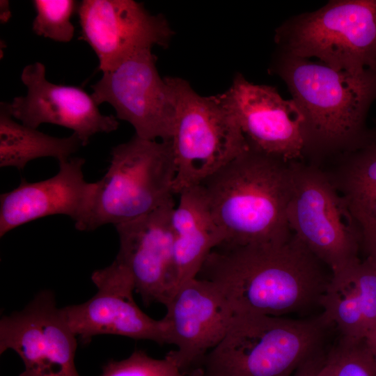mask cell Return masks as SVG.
I'll return each mask as SVG.
<instances>
[{"mask_svg":"<svg viewBox=\"0 0 376 376\" xmlns=\"http://www.w3.org/2000/svg\"><path fill=\"white\" fill-rule=\"evenodd\" d=\"M322 264L292 233L280 243L221 244L197 276L218 288L234 315L283 317L320 306L330 279Z\"/></svg>","mask_w":376,"mask_h":376,"instance_id":"obj_1","label":"cell"},{"mask_svg":"<svg viewBox=\"0 0 376 376\" xmlns=\"http://www.w3.org/2000/svg\"><path fill=\"white\" fill-rule=\"evenodd\" d=\"M292 162L249 146L200 185L224 233L222 244L280 243L292 235L287 209Z\"/></svg>","mask_w":376,"mask_h":376,"instance_id":"obj_2","label":"cell"},{"mask_svg":"<svg viewBox=\"0 0 376 376\" xmlns=\"http://www.w3.org/2000/svg\"><path fill=\"white\" fill-rule=\"evenodd\" d=\"M279 53L271 70L285 83L304 118L308 148L343 150L359 139L376 100V71L352 74Z\"/></svg>","mask_w":376,"mask_h":376,"instance_id":"obj_3","label":"cell"},{"mask_svg":"<svg viewBox=\"0 0 376 376\" xmlns=\"http://www.w3.org/2000/svg\"><path fill=\"white\" fill-rule=\"evenodd\" d=\"M329 327L321 315L294 320L235 314L226 335L200 367L206 376H292L323 352Z\"/></svg>","mask_w":376,"mask_h":376,"instance_id":"obj_4","label":"cell"},{"mask_svg":"<svg viewBox=\"0 0 376 376\" xmlns=\"http://www.w3.org/2000/svg\"><path fill=\"white\" fill-rule=\"evenodd\" d=\"M110 154L109 166L96 182L88 216L79 230L124 224L173 199L176 170L169 141L134 134Z\"/></svg>","mask_w":376,"mask_h":376,"instance_id":"obj_5","label":"cell"},{"mask_svg":"<svg viewBox=\"0 0 376 376\" xmlns=\"http://www.w3.org/2000/svg\"><path fill=\"white\" fill-rule=\"evenodd\" d=\"M280 51L317 58L338 71H376V0H336L287 19L275 32Z\"/></svg>","mask_w":376,"mask_h":376,"instance_id":"obj_6","label":"cell"},{"mask_svg":"<svg viewBox=\"0 0 376 376\" xmlns=\"http://www.w3.org/2000/svg\"><path fill=\"white\" fill-rule=\"evenodd\" d=\"M176 111L169 140L175 166L174 194L201 185L249 148L235 118L217 95L202 96L170 77Z\"/></svg>","mask_w":376,"mask_h":376,"instance_id":"obj_7","label":"cell"},{"mask_svg":"<svg viewBox=\"0 0 376 376\" xmlns=\"http://www.w3.org/2000/svg\"><path fill=\"white\" fill-rule=\"evenodd\" d=\"M287 218L291 232L331 272L360 260L358 221L331 178L318 169L292 162Z\"/></svg>","mask_w":376,"mask_h":376,"instance_id":"obj_8","label":"cell"},{"mask_svg":"<svg viewBox=\"0 0 376 376\" xmlns=\"http://www.w3.org/2000/svg\"><path fill=\"white\" fill-rule=\"evenodd\" d=\"M157 56L146 49L130 56L113 70L104 72L91 86L95 102L111 104L118 119L128 122L135 134L148 140L169 141L176 100L170 77H161Z\"/></svg>","mask_w":376,"mask_h":376,"instance_id":"obj_9","label":"cell"},{"mask_svg":"<svg viewBox=\"0 0 376 376\" xmlns=\"http://www.w3.org/2000/svg\"><path fill=\"white\" fill-rule=\"evenodd\" d=\"M217 95L250 148L287 162L302 158L308 148L304 118L292 99L284 100L274 87L253 84L240 73Z\"/></svg>","mask_w":376,"mask_h":376,"instance_id":"obj_10","label":"cell"},{"mask_svg":"<svg viewBox=\"0 0 376 376\" xmlns=\"http://www.w3.org/2000/svg\"><path fill=\"white\" fill-rule=\"evenodd\" d=\"M77 13L79 39L95 52L103 73L140 51L168 47L174 34L163 15H152L133 0H83Z\"/></svg>","mask_w":376,"mask_h":376,"instance_id":"obj_11","label":"cell"},{"mask_svg":"<svg viewBox=\"0 0 376 376\" xmlns=\"http://www.w3.org/2000/svg\"><path fill=\"white\" fill-rule=\"evenodd\" d=\"M76 336L53 292L42 290L23 310L1 318L0 353L15 351L25 370L42 376H80Z\"/></svg>","mask_w":376,"mask_h":376,"instance_id":"obj_12","label":"cell"},{"mask_svg":"<svg viewBox=\"0 0 376 376\" xmlns=\"http://www.w3.org/2000/svg\"><path fill=\"white\" fill-rule=\"evenodd\" d=\"M91 280L97 289L92 298L61 308L77 336L85 343L97 335L112 334L169 344L165 320H154L140 309L133 297V279L122 264L115 259L95 271Z\"/></svg>","mask_w":376,"mask_h":376,"instance_id":"obj_13","label":"cell"},{"mask_svg":"<svg viewBox=\"0 0 376 376\" xmlns=\"http://www.w3.org/2000/svg\"><path fill=\"white\" fill-rule=\"evenodd\" d=\"M164 306L169 344L177 347L166 356L185 375L221 342L234 313L218 288L198 276L178 285Z\"/></svg>","mask_w":376,"mask_h":376,"instance_id":"obj_14","label":"cell"},{"mask_svg":"<svg viewBox=\"0 0 376 376\" xmlns=\"http://www.w3.org/2000/svg\"><path fill=\"white\" fill-rule=\"evenodd\" d=\"M173 199L130 221L115 226L119 237L116 260L132 276L146 306L164 305L177 288L172 228Z\"/></svg>","mask_w":376,"mask_h":376,"instance_id":"obj_15","label":"cell"},{"mask_svg":"<svg viewBox=\"0 0 376 376\" xmlns=\"http://www.w3.org/2000/svg\"><path fill=\"white\" fill-rule=\"evenodd\" d=\"M21 80L26 95L8 103L13 118L37 129L42 123L62 126L73 131L83 146L98 133L116 131L119 125L113 115H103L91 95L74 86L56 84L46 79L43 63L26 65Z\"/></svg>","mask_w":376,"mask_h":376,"instance_id":"obj_16","label":"cell"},{"mask_svg":"<svg viewBox=\"0 0 376 376\" xmlns=\"http://www.w3.org/2000/svg\"><path fill=\"white\" fill-rule=\"evenodd\" d=\"M85 159L70 157L58 161L54 176L38 182L22 178L17 187L0 196V237L28 222L45 217L65 215L80 230L86 220L96 182L85 180Z\"/></svg>","mask_w":376,"mask_h":376,"instance_id":"obj_17","label":"cell"},{"mask_svg":"<svg viewBox=\"0 0 376 376\" xmlns=\"http://www.w3.org/2000/svg\"><path fill=\"white\" fill-rule=\"evenodd\" d=\"M320 306L341 337L365 339L376 327V273L361 260L332 272Z\"/></svg>","mask_w":376,"mask_h":376,"instance_id":"obj_18","label":"cell"},{"mask_svg":"<svg viewBox=\"0 0 376 376\" xmlns=\"http://www.w3.org/2000/svg\"><path fill=\"white\" fill-rule=\"evenodd\" d=\"M179 195L171 220L177 287L196 277L210 253L225 240L200 185Z\"/></svg>","mask_w":376,"mask_h":376,"instance_id":"obj_19","label":"cell"},{"mask_svg":"<svg viewBox=\"0 0 376 376\" xmlns=\"http://www.w3.org/2000/svg\"><path fill=\"white\" fill-rule=\"evenodd\" d=\"M81 146V140L73 132L68 137L58 138L17 123L11 116L8 103L1 102V167H15L22 171L29 162L41 157L66 160Z\"/></svg>","mask_w":376,"mask_h":376,"instance_id":"obj_20","label":"cell"},{"mask_svg":"<svg viewBox=\"0 0 376 376\" xmlns=\"http://www.w3.org/2000/svg\"><path fill=\"white\" fill-rule=\"evenodd\" d=\"M345 162L339 183L334 184L352 213L376 220V127L343 149Z\"/></svg>","mask_w":376,"mask_h":376,"instance_id":"obj_21","label":"cell"},{"mask_svg":"<svg viewBox=\"0 0 376 376\" xmlns=\"http://www.w3.org/2000/svg\"><path fill=\"white\" fill-rule=\"evenodd\" d=\"M36 17L32 30L39 36L56 42H69L75 34L71 18L79 3L74 0H33Z\"/></svg>","mask_w":376,"mask_h":376,"instance_id":"obj_22","label":"cell"},{"mask_svg":"<svg viewBox=\"0 0 376 376\" xmlns=\"http://www.w3.org/2000/svg\"><path fill=\"white\" fill-rule=\"evenodd\" d=\"M328 376H376V366L365 339L340 338L327 354Z\"/></svg>","mask_w":376,"mask_h":376,"instance_id":"obj_23","label":"cell"},{"mask_svg":"<svg viewBox=\"0 0 376 376\" xmlns=\"http://www.w3.org/2000/svg\"><path fill=\"white\" fill-rule=\"evenodd\" d=\"M169 357L157 359L136 350L121 361L111 360L102 368L101 376H185Z\"/></svg>","mask_w":376,"mask_h":376,"instance_id":"obj_24","label":"cell"},{"mask_svg":"<svg viewBox=\"0 0 376 376\" xmlns=\"http://www.w3.org/2000/svg\"><path fill=\"white\" fill-rule=\"evenodd\" d=\"M352 214L361 230V249L365 253L363 261L376 273V220L359 213Z\"/></svg>","mask_w":376,"mask_h":376,"instance_id":"obj_25","label":"cell"},{"mask_svg":"<svg viewBox=\"0 0 376 376\" xmlns=\"http://www.w3.org/2000/svg\"><path fill=\"white\" fill-rule=\"evenodd\" d=\"M324 352L301 365L292 376H328Z\"/></svg>","mask_w":376,"mask_h":376,"instance_id":"obj_26","label":"cell"},{"mask_svg":"<svg viewBox=\"0 0 376 376\" xmlns=\"http://www.w3.org/2000/svg\"><path fill=\"white\" fill-rule=\"evenodd\" d=\"M365 341L376 366V327L368 334L365 338Z\"/></svg>","mask_w":376,"mask_h":376,"instance_id":"obj_27","label":"cell"},{"mask_svg":"<svg viewBox=\"0 0 376 376\" xmlns=\"http://www.w3.org/2000/svg\"><path fill=\"white\" fill-rule=\"evenodd\" d=\"M9 2L1 1V20L2 22L8 21L10 15Z\"/></svg>","mask_w":376,"mask_h":376,"instance_id":"obj_28","label":"cell"},{"mask_svg":"<svg viewBox=\"0 0 376 376\" xmlns=\"http://www.w3.org/2000/svg\"><path fill=\"white\" fill-rule=\"evenodd\" d=\"M188 376H206L201 367L196 368L188 373Z\"/></svg>","mask_w":376,"mask_h":376,"instance_id":"obj_29","label":"cell"},{"mask_svg":"<svg viewBox=\"0 0 376 376\" xmlns=\"http://www.w3.org/2000/svg\"><path fill=\"white\" fill-rule=\"evenodd\" d=\"M19 376H42V375H40L38 374H36L35 373H32V372H30V371H27V370H25L23 371L20 375Z\"/></svg>","mask_w":376,"mask_h":376,"instance_id":"obj_30","label":"cell"}]
</instances>
